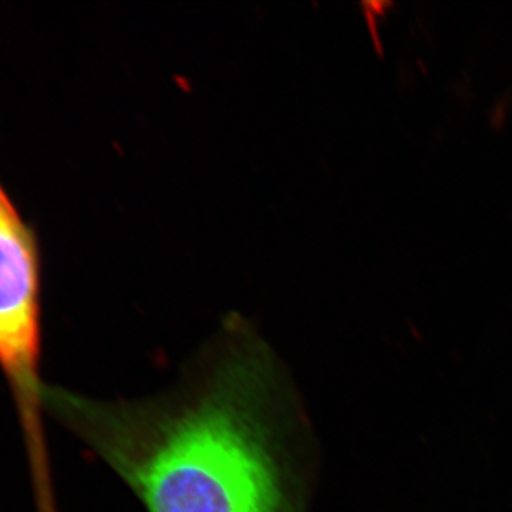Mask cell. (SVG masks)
<instances>
[{"label": "cell", "instance_id": "obj_1", "mask_svg": "<svg viewBox=\"0 0 512 512\" xmlns=\"http://www.w3.org/2000/svg\"><path fill=\"white\" fill-rule=\"evenodd\" d=\"M274 387L268 353L247 342L175 400L97 402L46 386L43 404L147 512H298Z\"/></svg>", "mask_w": 512, "mask_h": 512}, {"label": "cell", "instance_id": "obj_2", "mask_svg": "<svg viewBox=\"0 0 512 512\" xmlns=\"http://www.w3.org/2000/svg\"><path fill=\"white\" fill-rule=\"evenodd\" d=\"M35 229L0 184V369L15 399L30 461L47 454L40 380L42 264Z\"/></svg>", "mask_w": 512, "mask_h": 512}]
</instances>
